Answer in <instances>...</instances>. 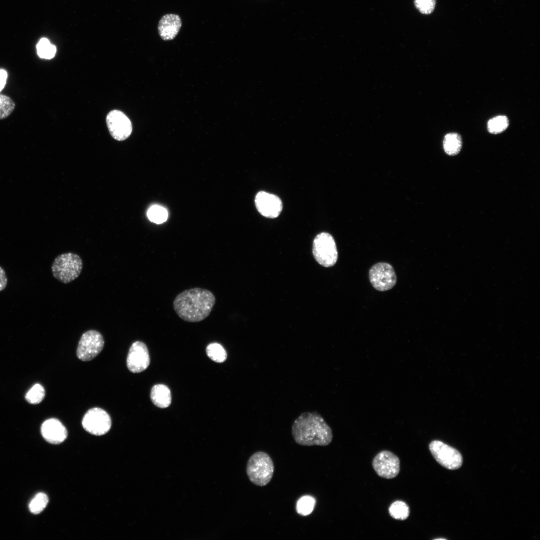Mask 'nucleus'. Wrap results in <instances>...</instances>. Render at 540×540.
<instances>
[{
    "instance_id": "1",
    "label": "nucleus",
    "mask_w": 540,
    "mask_h": 540,
    "mask_svg": "<svg viewBox=\"0 0 540 540\" xmlns=\"http://www.w3.org/2000/svg\"><path fill=\"white\" fill-rule=\"evenodd\" d=\"M216 303L213 293L206 289L194 288L178 294L173 302L174 309L184 321H202L210 314Z\"/></svg>"
},
{
    "instance_id": "2",
    "label": "nucleus",
    "mask_w": 540,
    "mask_h": 540,
    "mask_svg": "<svg viewBox=\"0 0 540 540\" xmlns=\"http://www.w3.org/2000/svg\"><path fill=\"white\" fill-rule=\"evenodd\" d=\"M292 434L294 441L303 446H326L333 437L331 428L316 412L301 414L292 424Z\"/></svg>"
},
{
    "instance_id": "3",
    "label": "nucleus",
    "mask_w": 540,
    "mask_h": 540,
    "mask_svg": "<svg viewBox=\"0 0 540 540\" xmlns=\"http://www.w3.org/2000/svg\"><path fill=\"white\" fill-rule=\"evenodd\" d=\"M273 461L267 453L258 451L249 458L246 468L247 476L254 484L264 486L270 483L274 472Z\"/></svg>"
},
{
    "instance_id": "4",
    "label": "nucleus",
    "mask_w": 540,
    "mask_h": 540,
    "mask_svg": "<svg viewBox=\"0 0 540 540\" xmlns=\"http://www.w3.org/2000/svg\"><path fill=\"white\" fill-rule=\"evenodd\" d=\"M82 268V262L77 254L68 252L58 256L52 265L53 276L58 281L69 283L80 274Z\"/></svg>"
},
{
    "instance_id": "5",
    "label": "nucleus",
    "mask_w": 540,
    "mask_h": 540,
    "mask_svg": "<svg viewBox=\"0 0 540 540\" xmlns=\"http://www.w3.org/2000/svg\"><path fill=\"white\" fill-rule=\"evenodd\" d=\"M312 252L318 262L324 267L333 266L338 260L334 240L328 232H321L316 236L313 242Z\"/></svg>"
},
{
    "instance_id": "6",
    "label": "nucleus",
    "mask_w": 540,
    "mask_h": 540,
    "mask_svg": "<svg viewBox=\"0 0 540 540\" xmlns=\"http://www.w3.org/2000/svg\"><path fill=\"white\" fill-rule=\"evenodd\" d=\"M104 342L102 334L98 331L92 330L86 332L79 340L77 357L84 362L92 360L101 352Z\"/></svg>"
},
{
    "instance_id": "7",
    "label": "nucleus",
    "mask_w": 540,
    "mask_h": 540,
    "mask_svg": "<svg viewBox=\"0 0 540 540\" xmlns=\"http://www.w3.org/2000/svg\"><path fill=\"white\" fill-rule=\"evenodd\" d=\"M429 449L436 461L444 467L454 470L462 466V455L454 448L436 440L430 443Z\"/></svg>"
},
{
    "instance_id": "8",
    "label": "nucleus",
    "mask_w": 540,
    "mask_h": 540,
    "mask_svg": "<svg viewBox=\"0 0 540 540\" xmlns=\"http://www.w3.org/2000/svg\"><path fill=\"white\" fill-rule=\"evenodd\" d=\"M82 424L88 432L95 436H102L110 430L112 420L110 415L104 410L100 408H94L86 412Z\"/></svg>"
},
{
    "instance_id": "9",
    "label": "nucleus",
    "mask_w": 540,
    "mask_h": 540,
    "mask_svg": "<svg viewBox=\"0 0 540 540\" xmlns=\"http://www.w3.org/2000/svg\"><path fill=\"white\" fill-rule=\"evenodd\" d=\"M369 278L372 286L384 292L392 288L396 282V277L392 266L386 262L374 264L369 270Z\"/></svg>"
},
{
    "instance_id": "10",
    "label": "nucleus",
    "mask_w": 540,
    "mask_h": 540,
    "mask_svg": "<svg viewBox=\"0 0 540 540\" xmlns=\"http://www.w3.org/2000/svg\"><path fill=\"white\" fill-rule=\"evenodd\" d=\"M372 467L380 477L390 479L396 477L400 470L399 458L388 450H382L374 458Z\"/></svg>"
},
{
    "instance_id": "11",
    "label": "nucleus",
    "mask_w": 540,
    "mask_h": 540,
    "mask_svg": "<svg viewBox=\"0 0 540 540\" xmlns=\"http://www.w3.org/2000/svg\"><path fill=\"white\" fill-rule=\"evenodd\" d=\"M106 122L110 134L116 140H125L132 133V124L130 120L120 110L110 112L106 116Z\"/></svg>"
},
{
    "instance_id": "12",
    "label": "nucleus",
    "mask_w": 540,
    "mask_h": 540,
    "mask_svg": "<svg viewBox=\"0 0 540 540\" xmlns=\"http://www.w3.org/2000/svg\"><path fill=\"white\" fill-rule=\"evenodd\" d=\"M150 358L148 349L144 343L136 341L130 346L126 358L128 370L133 373L144 370L149 366Z\"/></svg>"
},
{
    "instance_id": "13",
    "label": "nucleus",
    "mask_w": 540,
    "mask_h": 540,
    "mask_svg": "<svg viewBox=\"0 0 540 540\" xmlns=\"http://www.w3.org/2000/svg\"><path fill=\"white\" fill-rule=\"evenodd\" d=\"M254 202L258 212L267 218H277L282 210V202L280 198L264 191L256 194Z\"/></svg>"
},
{
    "instance_id": "14",
    "label": "nucleus",
    "mask_w": 540,
    "mask_h": 540,
    "mask_svg": "<svg viewBox=\"0 0 540 540\" xmlns=\"http://www.w3.org/2000/svg\"><path fill=\"white\" fill-rule=\"evenodd\" d=\"M40 432L44 440L52 444L62 443L68 436L65 426L60 420L55 418L45 420L41 426Z\"/></svg>"
},
{
    "instance_id": "15",
    "label": "nucleus",
    "mask_w": 540,
    "mask_h": 540,
    "mask_svg": "<svg viewBox=\"0 0 540 540\" xmlns=\"http://www.w3.org/2000/svg\"><path fill=\"white\" fill-rule=\"evenodd\" d=\"M182 26V20L176 14H168L162 16L158 24V32L164 40H172L178 34Z\"/></svg>"
},
{
    "instance_id": "16",
    "label": "nucleus",
    "mask_w": 540,
    "mask_h": 540,
    "mask_svg": "<svg viewBox=\"0 0 540 540\" xmlns=\"http://www.w3.org/2000/svg\"><path fill=\"white\" fill-rule=\"evenodd\" d=\"M150 398L153 404L160 408L168 407L172 400L170 389L166 385H154L151 390Z\"/></svg>"
},
{
    "instance_id": "17",
    "label": "nucleus",
    "mask_w": 540,
    "mask_h": 540,
    "mask_svg": "<svg viewBox=\"0 0 540 540\" xmlns=\"http://www.w3.org/2000/svg\"><path fill=\"white\" fill-rule=\"evenodd\" d=\"M443 147L445 152L449 156H455L458 154L462 147V140L460 136L456 132L446 134L444 138Z\"/></svg>"
},
{
    "instance_id": "18",
    "label": "nucleus",
    "mask_w": 540,
    "mask_h": 540,
    "mask_svg": "<svg viewBox=\"0 0 540 540\" xmlns=\"http://www.w3.org/2000/svg\"><path fill=\"white\" fill-rule=\"evenodd\" d=\"M388 512L392 518L398 520H404L410 514L408 506L401 500L392 502L389 507Z\"/></svg>"
},
{
    "instance_id": "19",
    "label": "nucleus",
    "mask_w": 540,
    "mask_h": 540,
    "mask_svg": "<svg viewBox=\"0 0 540 540\" xmlns=\"http://www.w3.org/2000/svg\"><path fill=\"white\" fill-rule=\"evenodd\" d=\"M208 356L216 362H223L227 358V354L223 346L216 342L211 343L206 348Z\"/></svg>"
},
{
    "instance_id": "20",
    "label": "nucleus",
    "mask_w": 540,
    "mask_h": 540,
    "mask_svg": "<svg viewBox=\"0 0 540 540\" xmlns=\"http://www.w3.org/2000/svg\"><path fill=\"white\" fill-rule=\"evenodd\" d=\"M38 56L42 58L51 59L54 57L56 48L55 46L51 44L46 38H41L36 44Z\"/></svg>"
},
{
    "instance_id": "21",
    "label": "nucleus",
    "mask_w": 540,
    "mask_h": 540,
    "mask_svg": "<svg viewBox=\"0 0 540 540\" xmlns=\"http://www.w3.org/2000/svg\"><path fill=\"white\" fill-rule=\"evenodd\" d=\"M508 124V119L506 116H498L488 120V130L491 134H498L505 130Z\"/></svg>"
},
{
    "instance_id": "22",
    "label": "nucleus",
    "mask_w": 540,
    "mask_h": 540,
    "mask_svg": "<svg viewBox=\"0 0 540 540\" xmlns=\"http://www.w3.org/2000/svg\"><path fill=\"white\" fill-rule=\"evenodd\" d=\"M316 504V500L310 496H305L300 498L296 503L297 512L302 516H307L313 510Z\"/></svg>"
},
{
    "instance_id": "23",
    "label": "nucleus",
    "mask_w": 540,
    "mask_h": 540,
    "mask_svg": "<svg viewBox=\"0 0 540 540\" xmlns=\"http://www.w3.org/2000/svg\"><path fill=\"white\" fill-rule=\"evenodd\" d=\"M48 502V498L46 494L43 492L38 493L30 503V510L34 514H38L45 508Z\"/></svg>"
},
{
    "instance_id": "24",
    "label": "nucleus",
    "mask_w": 540,
    "mask_h": 540,
    "mask_svg": "<svg viewBox=\"0 0 540 540\" xmlns=\"http://www.w3.org/2000/svg\"><path fill=\"white\" fill-rule=\"evenodd\" d=\"M44 396V387L39 384H36L26 392L25 398L30 404H38L42 401Z\"/></svg>"
},
{
    "instance_id": "25",
    "label": "nucleus",
    "mask_w": 540,
    "mask_h": 540,
    "mask_svg": "<svg viewBox=\"0 0 540 540\" xmlns=\"http://www.w3.org/2000/svg\"><path fill=\"white\" fill-rule=\"evenodd\" d=\"M168 212L163 207L154 205L151 206L148 211L149 220L156 224L164 222L168 218Z\"/></svg>"
},
{
    "instance_id": "26",
    "label": "nucleus",
    "mask_w": 540,
    "mask_h": 540,
    "mask_svg": "<svg viewBox=\"0 0 540 540\" xmlns=\"http://www.w3.org/2000/svg\"><path fill=\"white\" fill-rule=\"evenodd\" d=\"M14 108V100L10 96L0 94V120L8 118Z\"/></svg>"
},
{
    "instance_id": "27",
    "label": "nucleus",
    "mask_w": 540,
    "mask_h": 540,
    "mask_svg": "<svg viewBox=\"0 0 540 540\" xmlns=\"http://www.w3.org/2000/svg\"><path fill=\"white\" fill-rule=\"evenodd\" d=\"M436 4V0H414L416 8L424 14H429L433 12Z\"/></svg>"
},
{
    "instance_id": "28",
    "label": "nucleus",
    "mask_w": 540,
    "mask_h": 540,
    "mask_svg": "<svg viewBox=\"0 0 540 540\" xmlns=\"http://www.w3.org/2000/svg\"><path fill=\"white\" fill-rule=\"evenodd\" d=\"M8 278L4 270L0 266V292L3 290L6 286Z\"/></svg>"
},
{
    "instance_id": "29",
    "label": "nucleus",
    "mask_w": 540,
    "mask_h": 540,
    "mask_svg": "<svg viewBox=\"0 0 540 540\" xmlns=\"http://www.w3.org/2000/svg\"><path fill=\"white\" fill-rule=\"evenodd\" d=\"M7 77H8V74H7L5 70H3V69H0V92L2 90V88H4V86L6 84Z\"/></svg>"
}]
</instances>
